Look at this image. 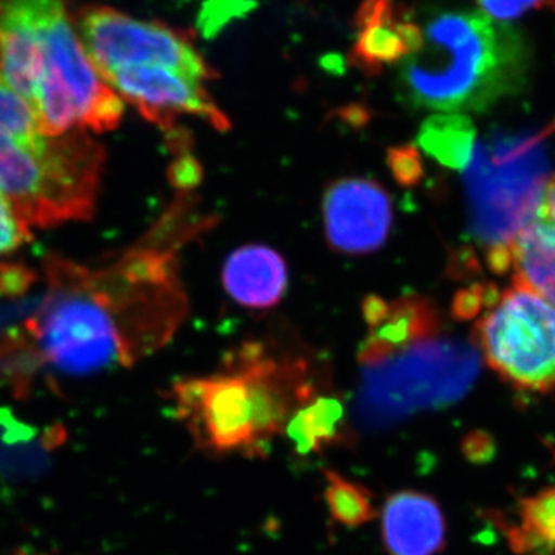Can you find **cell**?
Listing matches in <instances>:
<instances>
[{
  "instance_id": "obj_8",
  "label": "cell",
  "mask_w": 555,
  "mask_h": 555,
  "mask_svg": "<svg viewBox=\"0 0 555 555\" xmlns=\"http://www.w3.org/2000/svg\"><path fill=\"white\" fill-rule=\"evenodd\" d=\"M75 28L102 79L116 69L158 65L198 80L217 78L188 33L160 22L134 20L104 5L83 7Z\"/></svg>"
},
{
  "instance_id": "obj_6",
  "label": "cell",
  "mask_w": 555,
  "mask_h": 555,
  "mask_svg": "<svg viewBox=\"0 0 555 555\" xmlns=\"http://www.w3.org/2000/svg\"><path fill=\"white\" fill-rule=\"evenodd\" d=\"M485 363L521 392H555V308L520 284L500 295L474 328Z\"/></svg>"
},
{
  "instance_id": "obj_1",
  "label": "cell",
  "mask_w": 555,
  "mask_h": 555,
  "mask_svg": "<svg viewBox=\"0 0 555 555\" xmlns=\"http://www.w3.org/2000/svg\"><path fill=\"white\" fill-rule=\"evenodd\" d=\"M178 243L158 229L101 269L49 258V292L22 335L65 374L131 366L166 345L188 313Z\"/></svg>"
},
{
  "instance_id": "obj_14",
  "label": "cell",
  "mask_w": 555,
  "mask_h": 555,
  "mask_svg": "<svg viewBox=\"0 0 555 555\" xmlns=\"http://www.w3.org/2000/svg\"><path fill=\"white\" fill-rule=\"evenodd\" d=\"M440 334V318L429 299L404 295L389 302V312L377 327L371 328L358 350V361L366 366L382 363L408 347Z\"/></svg>"
},
{
  "instance_id": "obj_5",
  "label": "cell",
  "mask_w": 555,
  "mask_h": 555,
  "mask_svg": "<svg viewBox=\"0 0 555 555\" xmlns=\"http://www.w3.org/2000/svg\"><path fill=\"white\" fill-rule=\"evenodd\" d=\"M72 0H0V30H28L39 57L28 105L40 131L62 137L119 126L124 102L93 67L69 16Z\"/></svg>"
},
{
  "instance_id": "obj_3",
  "label": "cell",
  "mask_w": 555,
  "mask_h": 555,
  "mask_svg": "<svg viewBox=\"0 0 555 555\" xmlns=\"http://www.w3.org/2000/svg\"><path fill=\"white\" fill-rule=\"evenodd\" d=\"M531 65V46L516 25L480 10H448L425 22L422 43L401 62L398 83L416 108L483 113L520 93Z\"/></svg>"
},
{
  "instance_id": "obj_17",
  "label": "cell",
  "mask_w": 555,
  "mask_h": 555,
  "mask_svg": "<svg viewBox=\"0 0 555 555\" xmlns=\"http://www.w3.org/2000/svg\"><path fill=\"white\" fill-rule=\"evenodd\" d=\"M476 130L466 115L438 113L423 124L420 147L438 163L451 169H465L473 155Z\"/></svg>"
},
{
  "instance_id": "obj_18",
  "label": "cell",
  "mask_w": 555,
  "mask_h": 555,
  "mask_svg": "<svg viewBox=\"0 0 555 555\" xmlns=\"http://www.w3.org/2000/svg\"><path fill=\"white\" fill-rule=\"evenodd\" d=\"M326 503L331 517L346 528H358L377 517L372 494L364 486L347 480L335 470H326Z\"/></svg>"
},
{
  "instance_id": "obj_9",
  "label": "cell",
  "mask_w": 555,
  "mask_h": 555,
  "mask_svg": "<svg viewBox=\"0 0 555 555\" xmlns=\"http://www.w3.org/2000/svg\"><path fill=\"white\" fill-rule=\"evenodd\" d=\"M105 82L149 122L163 130H173L181 115L199 116L219 131L230 129V120L211 100L201 80L177 69L142 65L109 73Z\"/></svg>"
},
{
  "instance_id": "obj_26",
  "label": "cell",
  "mask_w": 555,
  "mask_h": 555,
  "mask_svg": "<svg viewBox=\"0 0 555 555\" xmlns=\"http://www.w3.org/2000/svg\"><path fill=\"white\" fill-rule=\"evenodd\" d=\"M478 297L473 291L460 292L454 301V313L459 318H469L477 312Z\"/></svg>"
},
{
  "instance_id": "obj_13",
  "label": "cell",
  "mask_w": 555,
  "mask_h": 555,
  "mask_svg": "<svg viewBox=\"0 0 555 555\" xmlns=\"http://www.w3.org/2000/svg\"><path fill=\"white\" fill-rule=\"evenodd\" d=\"M383 543L389 555H438L447 545V518L433 495L401 491L386 500Z\"/></svg>"
},
{
  "instance_id": "obj_20",
  "label": "cell",
  "mask_w": 555,
  "mask_h": 555,
  "mask_svg": "<svg viewBox=\"0 0 555 555\" xmlns=\"http://www.w3.org/2000/svg\"><path fill=\"white\" fill-rule=\"evenodd\" d=\"M251 0H210L199 14V30L206 38H214L225 24L244 16L254 7Z\"/></svg>"
},
{
  "instance_id": "obj_21",
  "label": "cell",
  "mask_w": 555,
  "mask_h": 555,
  "mask_svg": "<svg viewBox=\"0 0 555 555\" xmlns=\"http://www.w3.org/2000/svg\"><path fill=\"white\" fill-rule=\"evenodd\" d=\"M30 240V225L20 217L9 199L0 193V257L17 250Z\"/></svg>"
},
{
  "instance_id": "obj_19",
  "label": "cell",
  "mask_w": 555,
  "mask_h": 555,
  "mask_svg": "<svg viewBox=\"0 0 555 555\" xmlns=\"http://www.w3.org/2000/svg\"><path fill=\"white\" fill-rule=\"evenodd\" d=\"M526 537H534L546 545H555V488L525 500L521 505Z\"/></svg>"
},
{
  "instance_id": "obj_15",
  "label": "cell",
  "mask_w": 555,
  "mask_h": 555,
  "mask_svg": "<svg viewBox=\"0 0 555 555\" xmlns=\"http://www.w3.org/2000/svg\"><path fill=\"white\" fill-rule=\"evenodd\" d=\"M222 281L230 297L244 308H273L286 292V261L273 248L244 246L225 261Z\"/></svg>"
},
{
  "instance_id": "obj_12",
  "label": "cell",
  "mask_w": 555,
  "mask_h": 555,
  "mask_svg": "<svg viewBox=\"0 0 555 555\" xmlns=\"http://www.w3.org/2000/svg\"><path fill=\"white\" fill-rule=\"evenodd\" d=\"M514 281L555 308V177L537 193L507 248Z\"/></svg>"
},
{
  "instance_id": "obj_4",
  "label": "cell",
  "mask_w": 555,
  "mask_h": 555,
  "mask_svg": "<svg viewBox=\"0 0 555 555\" xmlns=\"http://www.w3.org/2000/svg\"><path fill=\"white\" fill-rule=\"evenodd\" d=\"M104 163V149L89 131L43 134L0 69V193L30 228L89 219Z\"/></svg>"
},
{
  "instance_id": "obj_25",
  "label": "cell",
  "mask_w": 555,
  "mask_h": 555,
  "mask_svg": "<svg viewBox=\"0 0 555 555\" xmlns=\"http://www.w3.org/2000/svg\"><path fill=\"white\" fill-rule=\"evenodd\" d=\"M389 312V302L377 295H369L363 301V315L367 326L377 327Z\"/></svg>"
},
{
  "instance_id": "obj_23",
  "label": "cell",
  "mask_w": 555,
  "mask_h": 555,
  "mask_svg": "<svg viewBox=\"0 0 555 555\" xmlns=\"http://www.w3.org/2000/svg\"><path fill=\"white\" fill-rule=\"evenodd\" d=\"M545 0H477L478 10L500 22H511L542 5Z\"/></svg>"
},
{
  "instance_id": "obj_16",
  "label": "cell",
  "mask_w": 555,
  "mask_h": 555,
  "mask_svg": "<svg viewBox=\"0 0 555 555\" xmlns=\"http://www.w3.org/2000/svg\"><path fill=\"white\" fill-rule=\"evenodd\" d=\"M294 451L306 456L346 443V406L334 396H318L297 409L284 429Z\"/></svg>"
},
{
  "instance_id": "obj_24",
  "label": "cell",
  "mask_w": 555,
  "mask_h": 555,
  "mask_svg": "<svg viewBox=\"0 0 555 555\" xmlns=\"http://www.w3.org/2000/svg\"><path fill=\"white\" fill-rule=\"evenodd\" d=\"M169 178L175 188L189 192V190L198 188L203 182V166L189 152L181 153V156L170 166Z\"/></svg>"
},
{
  "instance_id": "obj_10",
  "label": "cell",
  "mask_w": 555,
  "mask_h": 555,
  "mask_svg": "<svg viewBox=\"0 0 555 555\" xmlns=\"http://www.w3.org/2000/svg\"><path fill=\"white\" fill-rule=\"evenodd\" d=\"M324 230L328 244L343 254L377 250L392 229V201L378 182L343 178L324 193Z\"/></svg>"
},
{
  "instance_id": "obj_11",
  "label": "cell",
  "mask_w": 555,
  "mask_h": 555,
  "mask_svg": "<svg viewBox=\"0 0 555 555\" xmlns=\"http://www.w3.org/2000/svg\"><path fill=\"white\" fill-rule=\"evenodd\" d=\"M350 62L367 76L403 62L418 50L422 27L397 0H363L356 14Z\"/></svg>"
},
{
  "instance_id": "obj_7",
  "label": "cell",
  "mask_w": 555,
  "mask_h": 555,
  "mask_svg": "<svg viewBox=\"0 0 555 555\" xmlns=\"http://www.w3.org/2000/svg\"><path fill=\"white\" fill-rule=\"evenodd\" d=\"M470 353L429 338L374 366L364 367L360 406L372 425H385L415 409L454 398L473 374Z\"/></svg>"
},
{
  "instance_id": "obj_22",
  "label": "cell",
  "mask_w": 555,
  "mask_h": 555,
  "mask_svg": "<svg viewBox=\"0 0 555 555\" xmlns=\"http://www.w3.org/2000/svg\"><path fill=\"white\" fill-rule=\"evenodd\" d=\"M387 167L401 188H414L423 178V163L414 145H398L387 152Z\"/></svg>"
},
{
  "instance_id": "obj_2",
  "label": "cell",
  "mask_w": 555,
  "mask_h": 555,
  "mask_svg": "<svg viewBox=\"0 0 555 555\" xmlns=\"http://www.w3.org/2000/svg\"><path fill=\"white\" fill-rule=\"evenodd\" d=\"M302 358L278 357L259 343L236 347L208 377L171 387L175 416L201 451L262 456L298 408L318 396Z\"/></svg>"
}]
</instances>
